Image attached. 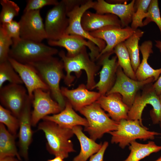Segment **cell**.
I'll use <instances>...</instances> for the list:
<instances>
[{"instance_id": "obj_2", "label": "cell", "mask_w": 161, "mask_h": 161, "mask_svg": "<svg viewBox=\"0 0 161 161\" xmlns=\"http://www.w3.org/2000/svg\"><path fill=\"white\" fill-rule=\"evenodd\" d=\"M38 129L44 133L47 141V148L51 154L64 159L68 157L69 153L75 152L70 140L74 134L72 129L44 120L39 124Z\"/></svg>"}, {"instance_id": "obj_37", "label": "cell", "mask_w": 161, "mask_h": 161, "mask_svg": "<svg viewBox=\"0 0 161 161\" xmlns=\"http://www.w3.org/2000/svg\"><path fill=\"white\" fill-rule=\"evenodd\" d=\"M27 2L24 13L40 10L47 5L55 6L58 4L59 1L57 0H27Z\"/></svg>"}, {"instance_id": "obj_25", "label": "cell", "mask_w": 161, "mask_h": 161, "mask_svg": "<svg viewBox=\"0 0 161 161\" xmlns=\"http://www.w3.org/2000/svg\"><path fill=\"white\" fill-rule=\"evenodd\" d=\"M72 130L79 140L81 147L79 154L74 158L73 161H86L89 157L99 151L102 144L97 143L87 137L83 132L80 126L74 127Z\"/></svg>"}, {"instance_id": "obj_14", "label": "cell", "mask_w": 161, "mask_h": 161, "mask_svg": "<svg viewBox=\"0 0 161 161\" xmlns=\"http://www.w3.org/2000/svg\"><path fill=\"white\" fill-rule=\"evenodd\" d=\"M135 30L129 26L122 28L109 25L89 32L92 36L103 40L106 44L105 48L100 52L96 60L105 53H114V47L119 44L125 41L134 33Z\"/></svg>"}, {"instance_id": "obj_39", "label": "cell", "mask_w": 161, "mask_h": 161, "mask_svg": "<svg viewBox=\"0 0 161 161\" xmlns=\"http://www.w3.org/2000/svg\"><path fill=\"white\" fill-rule=\"evenodd\" d=\"M152 86L157 94L159 96L161 94V75L156 82L152 85Z\"/></svg>"}, {"instance_id": "obj_36", "label": "cell", "mask_w": 161, "mask_h": 161, "mask_svg": "<svg viewBox=\"0 0 161 161\" xmlns=\"http://www.w3.org/2000/svg\"><path fill=\"white\" fill-rule=\"evenodd\" d=\"M0 27L13 40L19 39L20 37V27L19 23L15 20L7 23L1 24Z\"/></svg>"}, {"instance_id": "obj_43", "label": "cell", "mask_w": 161, "mask_h": 161, "mask_svg": "<svg viewBox=\"0 0 161 161\" xmlns=\"http://www.w3.org/2000/svg\"><path fill=\"white\" fill-rule=\"evenodd\" d=\"M154 161H161V156L158 159Z\"/></svg>"}, {"instance_id": "obj_38", "label": "cell", "mask_w": 161, "mask_h": 161, "mask_svg": "<svg viewBox=\"0 0 161 161\" xmlns=\"http://www.w3.org/2000/svg\"><path fill=\"white\" fill-rule=\"evenodd\" d=\"M108 145L109 143L108 142H104L99 151L92 156L89 161H103L104 154Z\"/></svg>"}, {"instance_id": "obj_35", "label": "cell", "mask_w": 161, "mask_h": 161, "mask_svg": "<svg viewBox=\"0 0 161 161\" xmlns=\"http://www.w3.org/2000/svg\"><path fill=\"white\" fill-rule=\"evenodd\" d=\"M13 43L12 39L8 36L0 27V63L8 60L10 47Z\"/></svg>"}, {"instance_id": "obj_1", "label": "cell", "mask_w": 161, "mask_h": 161, "mask_svg": "<svg viewBox=\"0 0 161 161\" xmlns=\"http://www.w3.org/2000/svg\"><path fill=\"white\" fill-rule=\"evenodd\" d=\"M35 69L42 81L48 86L53 98L63 110L65 107V99L62 95L60 82L64 78V68L62 60L51 56L29 64Z\"/></svg>"}, {"instance_id": "obj_30", "label": "cell", "mask_w": 161, "mask_h": 161, "mask_svg": "<svg viewBox=\"0 0 161 161\" xmlns=\"http://www.w3.org/2000/svg\"><path fill=\"white\" fill-rule=\"evenodd\" d=\"M151 0H135L136 11L132 18L131 27L136 30L139 27L144 26L143 19L147 16L148 9Z\"/></svg>"}, {"instance_id": "obj_5", "label": "cell", "mask_w": 161, "mask_h": 161, "mask_svg": "<svg viewBox=\"0 0 161 161\" xmlns=\"http://www.w3.org/2000/svg\"><path fill=\"white\" fill-rule=\"evenodd\" d=\"M79 112L85 117L88 123L84 131L95 141L101 138L105 133L117 129L119 122L110 118L96 102L82 108Z\"/></svg>"}, {"instance_id": "obj_34", "label": "cell", "mask_w": 161, "mask_h": 161, "mask_svg": "<svg viewBox=\"0 0 161 161\" xmlns=\"http://www.w3.org/2000/svg\"><path fill=\"white\" fill-rule=\"evenodd\" d=\"M152 21L156 24L161 34V17L157 0H151L148 9L147 17L143 21L144 26Z\"/></svg>"}, {"instance_id": "obj_15", "label": "cell", "mask_w": 161, "mask_h": 161, "mask_svg": "<svg viewBox=\"0 0 161 161\" xmlns=\"http://www.w3.org/2000/svg\"><path fill=\"white\" fill-rule=\"evenodd\" d=\"M21 84L10 83L0 89V101L2 105L18 118L29 96Z\"/></svg>"}, {"instance_id": "obj_6", "label": "cell", "mask_w": 161, "mask_h": 161, "mask_svg": "<svg viewBox=\"0 0 161 161\" xmlns=\"http://www.w3.org/2000/svg\"><path fill=\"white\" fill-rule=\"evenodd\" d=\"M148 129L145 127L142 126L138 120L123 119L119 122L117 130L108 133L112 135V143H118L121 148H124L137 139L144 141L153 140L155 135L161 134L160 133Z\"/></svg>"}, {"instance_id": "obj_31", "label": "cell", "mask_w": 161, "mask_h": 161, "mask_svg": "<svg viewBox=\"0 0 161 161\" xmlns=\"http://www.w3.org/2000/svg\"><path fill=\"white\" fill-rule=\"evenodd\" d=\"M7 81L10 83L22 84L23 83L8 60L0 63V89Z\"/></svg>"}, {"instance_id": "obj_10", "label": "cell", "mask_w": 161, "mask_h": 161, "mask_svg": "<svg viewBox=\"0 0 161 161\" xmlns=\"http://www.w3.org/2000/svg\"><path fill=\"white\" fill-rule=\"evenodd\" d=\"M95 3V1L88 0L84 4L76 6L67 13L69 25L65 34L79 35L93 42L99 48L100 52L106 46L105 41L92 36L83 29L81 24L83 15L88 9L93 8Z\"/></svg>"}, {"instance_id": "obj_18", "label": "cell", "mask_w": 161, "mask_h": 161, "mask_svg": "<svg viewBox=\"0 0 161 161\" xmlns=\"http://www.w3.org/2000/svg\"><path fill=\"white\" fill-rule=\"evenodd\" d=\"M8 60L24 84L30 98L33 99V92L36 89L49 90L32 66L21 63L10 57Z\"/></svg>"}, {"instance_id": "obj_40", "label": "cell", "mask_w": 161, "mask_h": 161, "mask_svg": "<svg viewBox=\"0 0 161 161\" xmlns=\"http://www.w3.org/2000/svg\"><path fill=\"white\" fill-rule=\"evenodd\" d=\"M14 157H7L0 159V161H20Z\"/></svg>"}, {"instance_id": "obj_17", "label": "cell", "mask_w": 161, "mask_h": 161, "mask_svg": "<svg viewBox=\"0 0 161 161\" xmlns=\"http://www.w3.org/2000/svg\"><path fill=\"white\" fill-rule=\"evenodd\" d=\"M135 0L128 4L109 3L104 0L95 1L93 9L100 14H111L117 16L121 22V27L129 26L131 23L133 16L136 11Z\"/></svg>"}, {"instance_id": "obj_13", "label": "cell", "mask_w": 161, "mask_h": 161, "mask_svg": "<svg viewBox=\"0 0 161 161\" xmlns=\"http://www.w3.org/2000/svg\"><path fill=\"white\" fill-rule=\"evenodd\" d=\"M51 46L64 47L67 51L66 55L74 57L79 54L85 47L90 50L89 54L90 59L95 61L97 60L100 51L99 48L93 42L86 40L83 37L77 35L65 34L59 39L56 41H48Z\"/></svg>"}, {"instance_id": "obj_32", "label": "cell", "mask_w": 161, "mask_h": 161, "mask_svg": "<svg viewBox=\"0 0 161 161\" xmlns=\"http://www.w3.org/2000/svg\"><path fill=\"white\" fill-rule=\"evenodd\" d=\"M2 7L0 14L1 24L9 22L19 14L20 8L15 2L10 0H1Z\"/></svg>"}, {"instance_id": "obj_3", "label": "cell", "mask_w": 161, "mask_h": 161, "mask_svg": "<svg viewBox=\"0 0 161 161\" xmlns=\"http://www.w3.org/2000/svg\"><path fill=\"white\" fill-rule=\"evenodd\" d=\"M58 54L61 58L66 72L64 78L65 84L69 86L71 85L75 78L71 75L72 72L75 73L78 77L80 75L81 71L84 70L87 76L86 87L89 90L93 89L96 84L95 76L100 68V65L90 59L86 47L79 54L73 57L67 56L63 50L59 52Z\"/></svg>"}, {"instance_id": "obj_8", "label": "cell", "mask_w": 161, "mask_h": 161, "mask_svg": "<svg viewBox=\"0 0 161 161\" xmlns=\"http://www.w3.org/2000/svg\"><path fill=\"white\" fill-rule=\"evenodd\" d=\"M154 81L153 78H149L144 81L132 79L125 74L119 66L117 71L115 83L106 95L113 93L120 94L123 102L130 109L133 103L138 90Z\"/></svg>"}, {"instance_id": "obj_41", "label": "cell", "mask_w": 161, "mask_h": 161, "mask_svg": "<svg viewBox=\"0 0 161 161\" xmlns=\"http://www.w3.org/2000/svg\"><path fill=\"white\" fill-rule=\"evenodd\" d=\"M156 43L155 45L159 50L161 53V41L160 40H155Z\"/></svg>"}, {"instance_id": "obj_4", "label": "cell", "mask_w": 161, "mask_h": 161, "mask_svg": "<svg viewBox=\"0 0 161 161\" xmlns=\"http://www.w3.org/2000/svg\"><path fill=\"white\" fill-rule=\"evenodd\" d=\"M9 57L21 63L29 64L53 56L58 53L56 48L41 42L23 39L13 40Z\"/></svg>"}, {"instance_id": "obj_19", "label": "cell", "mask_w": 161, "mask_h": 161, "mask_svg": "<svg viewBox=\"0 0 161 161\" xmlns=\"http://www.w3.org/2000/svg\"><path fill=\"white\" fill-rule=\"evenodd\" d=\"M32 99L28 97L18 117L19 122L18 137L21 153L25 160H28V148L32 139L31 107Z\"/></svg>"}, {"instance_id": "obj_28", "label": "cell", "mask_w": 161, "mask_h": 161, "mask_svg": "<svg viewBox=\"0 0 161 161\" xmlns=\"http://www.w3.org/2000/svg\"><path fill=\"white\" fill-rule=\"evenodd\" d=\"M144 33L143 31L137 29L130 37L124 42L129 54L131 66L135 72L140 64L139 42Z\"/></svg>"}, {"instance_id": "obj_24", "label": "cell", "mask_w": 161, "mask_h": 161, "mask_svg": "<svg viewBox=\"0 0 161 161\" xmlns=\"http://www.w3.org/2000/svg\"><path fill=\"white\" fill-rule=\"evenodd\" d=\"M142 55V59L135 72L137 80H145L149 78H153L156 81L161 74V68L154 69L148 64V60L150 54L153 52V43L150 40L143 42L139 47Z\"/></svg>"}, {"instance_id": "obj_27", "label": "cell", "mask_w": 161, "mask_h": 161, "mask_svg": "<svg viewBox=\"0 0 161 161\" xmlns=\"http://www.w3.org/2000/svg\"><path fill=\"white\" fill-rule=\"evenodd\" d=\"M129 148L130 153L123 161H139L151 154L161 150V146L157 145L153 141L143 144L134 141L130 143Z\"/></svg>"}, {"instance_id": "obj_42", "label": "cell", "mask_w": 161, "mask_h": 161, "mask_svg": "<svg viewBox=\"0 0 161 161\" xmlns=\"http://www.w3.org/2000/svg\"><path fill=\"white\" fill-rule=\"evenodd\" d=\"M64 159L60 156H56L55 157L51 160H48L47 161H64Z\"/></svg>"}, {"instance_id": "obj_12", "label": "cell", "mask_w": 161, "mask_h": 161, "mask_svg": "<svg viewBox=\"0 0 161 161\" xmlns=\"http://www.w3.org/2000/svg\"><path fill=\"white\" fill-rule=\"evenodd\" d=\"M31 112L32 126H35L41 119L51 114L59 113L62 110L55 101L52 99L50 91L41 89L35 90L33 94Z\"/></svg>"}, {"instance_id": "obj_9", "label": "cell", "mask_w": 161, "mask_h": 161, "mask_svg": "<svg viewBox=\"0 0 161 161\" xmlns=\"http://www.w3.org/2000/svg\"><path fill=\"white\" fill-rule=\"evenodd\" d=\"M49 10L45 20V28L48 41H56L65 33L68 26V10L64 0Z\"/></svg>"}, {"instance_id": "obj_26", "label": "cell", "mask_w": 161, "mask_h": 161, "mask_svg": "<svg viewBox=\"0 0 161 161\" xmlns=\"http://www.w3.org/2000/svg\"><path fill=\"white\" fill-rule=\"evenodd\" d=\"M15 136L6 129L4 125L0 124V159L7 157H16L21 160L15 142Z\"/></svg>"}, {"instance_id": "obj_11", "label": "cell", "mask_w": 161, "mask_h": 161, "mask_svg": "<svg viewBox=\"0 0 161 161\" xmlns=\"http://www.w3.org/2000/svg\"><path fill=\"white\" fill-rule=\"evenodd\" d=\"M21 38L38 42L47 38L40 10L24 13L19 21Z\"/></svg>"}, {"instance_id": "obj_7", "label": "cell", "mask_w": 161, "mask_h": 161, "mask_svg": "<svg viewBox=\"0 0 161 161\" xmlns=\"http://www.w3.org/2000/svg\"><path fill=\"white\" fill-rule=\"evenodd\" d=\"M149 84L140 95H136L133 103L128 113V119L138 120L141 125L142 114L144 107L147 104L153 107L150 112V116L154 124H159L161 129V103L152 85Z\"/></svg>"}, {"instance_id": "obj_22", "label": "cell", "mask_w": 161, "mask_h": 161, "mask_svg": "<svg viewBox=\"0 0 161 161\" xmlns=\"http://www.w3.org/2000/svg\"><path fill=\"white\" fill-rule=\"evenodd\" d=\"M81 24L83 29L89 32L109 25L121 27L120 21L117 16L111 14L95 13L88 10L83 15Z\"/></svg>"}, {"instance_id": "obj_33", "label": "cell", "mask_w": 161, "mask_h": 161, "mask_svg": "<svg viewBox=\"0 0 161 161\" xmlns=\"http://www.w3.org/2000/svg\"><path fill=\"white\" fill-rule=\"evenodd\" d=\"M0 123L5 125L9 131L15 136L19 127L18 118L14 116L9 110L0 105Z\"/></svg>"}, {"instance_id": "obj_44", "label": "cell", "mask_w": 161, "mask_h": 161, "mask_svg": "<svg viewBox=\"0 0 161 161\" xmlns=\"http://www.w3.org/2000/svg\"><path fill=\"white\" fill-rule=\"evenodd\" d=\"M159 98L160 101L161 103V94L159 96Z\"/></svg>"}, {"instance_id": "obj_23", "label": "cell", "mask_w": 161, "mask_h": 161, "mask_svg": "<svg viewBox=\"0 0 161 161\" xmlns=\"http://www.w3.org/2000/svg\"><path fill=\"white\" fill-rule=\"evenodd\" d=\"M42 119L54 122L62 127L72 129L76 126L85 127L88 125L86 119L78 114L67 100H65V108L61 112L52 115L47 116Z\"/></svg>"}, {"instance_id": "obj_29", "label": "cell", "mask_w": 161, "mask_h": 161, "mask_svg": "<svg viewBox=\"0 0 161 161\" xmlns=\"http://www.w3.org/2000/svg\"><path fill=\"white\" fill-rule=\"evenodd\" d=\"M114 52L117 57L119 66L125 74L131 78L137 80L135 72L131 66L129 54L124 42L116 45L114 49Z\"/></svg>"}, {"instance_id": "obj_21", "label": "cell", "mask_w": 161, "mask_h": 161, "mask_svg": "<svg viewBox=\"0 0 161 161\" xmlns=\"http://www.w3.org/2000/svg\"><path fill=\"white\" fill-rule=\"evenodd\" d=\"M96 102L108 112L114 120L119 122L122 120L128 119L130 108L123 102L120 94L113 93L101 95Z\"/></svg>"}, {"instance_id": "obj_16", "label": "cell", "mask_w": 161, "mask_h": 161, "mask_svg": "<svg viewBox=\"0 0 161 161\" xmlns=\"http://www.w3.org/2000/svg\"><path fill=\"white\" fill-rule=\"evenodd\" d=\"M113 52L103 54L100 57L97 64L102 67L100 72V79L93 89L96 88L101 95H105L114 85L116 79L117 68L119 66L117 57L113 56L109 59Z\"/></svg>"}, {"instance_id": "obj_20", "label": "cell", "mask_w": 161, "mask_h": 161, "mask_svg": "<svg viewBox=\"0 0 161 161\" xmlns=\"http://www.w3.org/2000/svg\"><path fill=\"white\" fill-rule=\"evenodd\" d=\"M61 89L64 98H66L75 110L78 111L95 102L101 96L98 92L90 91L83 84L75 89H69L65 87H62Z\"/></svg>"}]
</instances>
